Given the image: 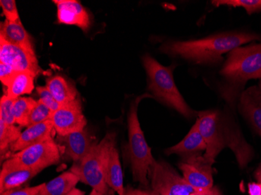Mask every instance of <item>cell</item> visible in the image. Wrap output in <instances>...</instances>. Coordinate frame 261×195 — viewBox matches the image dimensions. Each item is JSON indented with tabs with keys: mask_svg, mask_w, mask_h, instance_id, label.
I'll return each instance as SVG.
<instances>
[{
	"mask_svg": "<svg viewBox=\"0 0 261 195\" xmlns=\"http://www.w3.org/2000/svg\"><path fill=\"white\" fill-rule=\"evenodd\" d=\"M0 6L2 7L3 12L5 16L6 20L11 23H17L20 21L18 10L14 0H1Z\"/></svg>",
	"mask_w": 261,
	"mask_h": 195,
	"instance_id": "f1b7e54d",
	"label": "cell"
},
{
	"mask_svg": "<svg viewBox=\"0 0 261 195\" xmlns=\"http://www.w3.org/2000/svg\"><path fill=\"white\" fill-rule=\"evenodd\" d=\"M61 159V150L55 138L52 137L13 154L4 161L2 169L25 168L42 171L47 167L57 165Z\"/></svg>",
	"mask_w": 261,
	"mask_h": 195,
	"instance_id": "52a82bcc",
	"label": "cell"
},
{
	"mask_svg": "<svg viewBox=\"0 0 261 195\" xmlns=\"http://www.w3.org/2000/svg\"><path fill=\"white\" fill-rule=\"evenodd\" d=\"M106 181L110 188L117 192V194L124 195V175L116 144L108 152L106 163Z\"/></svg>",
	"mask_w": 261,
	"mask_h": 195,
	"instance_id": "e0dca14e",
	"label": "cell"
},
{
	"mask_svg": "<svg viewBox=\"0 0 261 195\" xmlns=\"http://www.w3.org/2000/svg\"><path fill=\"white\" fill-rule=\"evenodd\" d=\"M206 142L201 134L196 122L186 137L179 143L167 149L166 154H176L181 156L183 159L193 155H200L203 151H206Z\"/></svg>",
	"mask_w": 261,
	"mask_h": 195,
	"instance_id": "2e32d148",
	"label": "cell"
},
{
	"mask_svg": "<svg viewBox=\"0 0 261 195\" xmlns=\"http://www.w3.org/2000/svg\"><path fill=\"white\" fill-rule=\"evenodd\" d=\"M0 39L25 48L30 52H35L32 38L23 27L21 21L11 23L5 20V21L2 22L0 27Z\"/></svg>",
	"mask_w": 261,
	"mask_h": 195,
	"instance_id": "ac0fdd59",
	"label": "cell"
},
{
	"mask_svg": "<svg viewBox=\"0 0 261 195\" xmlns=\"http://www.w3.org/2000/svg\"><path fill=\"white\" fill-rule=\"evenodd\" d=\"M240 109L261 136V94L258 87L253 86L243 92L240 96Z\"/></svg>",
	"mask_w": 261,
	"mask_h": 195,
	"instance_id": "9a60e30c",
	"label": "cell"
},
{
	"mask_svg": "<svg viewBox=\"0 0 261 195\" xmlns=\"http://www.w3.org/2000/svg\"><path fill=\"white\" fill-rule=\"evenodd\" d=\"M215 190H216V187H213L212 188L209 189V190L194 192L192 195H215Z\"/></svg>",
	"mask_w": 261,
	"mask_h": 195,
	"instance_id": "836d02e7",
	"label": "cell"
},
{
	"mask_svg": "<svg viewBox=\"0 0 261 195\" xmlns=\"http://www.w3.org/2000/svg\"><path fill=\"white\" fill-rule=\"evenodd\" d=\"M255 178H256V181L259 184H261V165L258 167L257 170H256V172L254 174Z\"/></svg>",
	"mask_w": 261,
	"mask_h": 195,
	"instance_id": "d590c367",
	"label": "cell"
},
{
	"mask_svg": "<svg viewBox=\"0 0 261 195\" xmlns=\"http://www.w3.org/2000/svg\"><path fill=\"white\" fill-rule=\"evenodd\" d=\"M53 114L54 113L45 104L42 103L40 100L38 101L37 105L34 108L33 112L31 115L29 126L41 124L47 120H51Z\"/></svg>",
	"mask_w": 261,
	"mask_h": 195,
	"instance_id": "4316f807",
	"label": "cell"
},
{
	"mask_svg": "<svg viewBox=\"0 0 261 195\" xmlns=\"http://www.w3.org/2000/svg\"><path fill=\"white\" fill-rule=\"evenodd\" d=\"M44 184L34 187H25V188H16L6 190L0 193V195H38L43 187Z\"/></svg>",
	"mask_w": 261,
	"mask_h": 195,
	"instance_id": "f546056e",
	"label": "cell"
},
{
	"mask_svg": "<svg viewBox=\"0 0 261 195\" xmlns=\"http://www.w3.org/2000/svg\"><path fill=\"white\" fill-rule=\"evenodd\" d=\"M152 190L161 195H191L196 190L168 162L156 161L148 173Z\"/></svg>",
	"mask_w": 261,
	"mask_h": 195,
	"instance_id": "ba28073f",
	"label": "cell"
},
{
	"mask_svg": "<svg viewBox=\"0 0 261 195\" xmlns=\"http://www.w3.org/2000/svg\"><path fill=\"white\" fill-rule=\"evenodd\" d=\"M212 165L202 154L183 158L178 164L185 180L196 191L212 188Z\"/></svg>",
	"mask_w": 261,
	"mask_h": 195,
	"instance_id": "9c48e42d",
	"label": "cell"
},
{
	"mask_svg": "<svg viewBox=\"0 0 261 195\" xmlns=\"http://www.w3.org/2000/svg\"><path fill=\"white\" fill-rule=\"evenodd\" d=\"M136 195H161L154 190H142V189H134Z\"/></svg>",
	"mask_w": 261,
	"mask_h": 195,
	"instance_id": "d6a6232c",
	"label": "cell"
},
{
	"mask_svg": "<svg viewBox=\"0 0 261 195\" xmlns=\"http://www.w3.org/2000/svg\"><path fill=\"white\" fill-rule=\"evenodd\" d=\"M64 195H86V193H85L84 191L80 190V189L74 188V190Z\"/></svg>",
	"mask_w": 261,
	"mask_h": 195,
	"instance_id": "e575fe53",
	"label": "cell"
},
{
	"mask_svg": "<svg viewBox=\"0 0 261 195\" xmlns=\"http://www.w3.org/2000/svg\"><path fill=\"white\" fill-rule=\"evenodd\" d=\"M38 101L31 97H20L15 99L14 113L16 124L20 127H29L31 115Z\"/></svg>",
	"mask_w": 261,
	"mask_h": 195,
	"instance_id": "cb8c5ba5",
	"label": "cell"
},
{
	"mask_svg": "<svg viewBox=\"0 0 261 195\" xmlns=\"http://www.w3.org/2000/svg\"><path fill=\"white\" fill-rule=\"evenodd\" d=\"M142 63L147 74L148 89L154 98L186 118L194 117L196 112L186 103L174 82L173 71L175 65L163 66L148 54L142 57Z\"/></svg>",
	"mask_w": 261,
	"mask_h": 195,
	"instance_id": "3957f363",
	"label": "cell"
},
{
	"mask_svg": "<svg viewBox=\"0 0 261 195\" xmlns=\"http://www.w3.org/2000/svg\"><path fill=\"white\" fill-rule=\"evenodd\" d=\"M215 195H222L221 194V192H220L219 189L218 187H216V190H215Z\"/></svg>",
	"mask_w": 261,
	"mask_h": 195,
	"instance_id": "f35d334b",
	"label": "cell"
},
{
	"mask_svg": "<svg viewBox=\"0 0 261 195\" xmlns=\"http://www.w3.org/2000/svg\"><path fill=\"white\" fill-rule=\"evenodd\" d=\"M146 97H150V95L149 94L140 95L130 103L127 115V127L129 155L133 180L139 182L142 187L147 188L149 184L148 173L155 159L145 138L138 117V105L140 101Z\"/></svg>",
	"mask_w": 261,
	"mask_h": 195,
	"instance_id": "5b68a950",
	"label": "cell"
},
{
	"mask_svg": "<svg viewBox=\"0 0 261 195\" xmlns=\"http://www.w3.org/2000/svg\"><path fill=\"white\" fill-rule=\"evenodd\" d=\"M45 86L61 105H67L79 99V92L74 85L62 76L55 75L47 78Z\"/></svg>",
	"mask_w": 261,
	"mask_h": 195,
	"instance_id": "d6986e66",
	"label": "cell"
},
{
	"mask_svg": "<svg viewBox=\"0 0 261 195\" xmlns=\"http://www.w3.org/2000/svg\"><path fill=\"white\" fill-rule=\"evenodd\" d=\"M53 124L57 135L64 136L86 128L87 120L82 112L80 98L74 102L61 105L53 114Z\"/></svg>",
	"mask_w": 261,
	"mask_h": 195,
	"instance_id": "30bf717a",
	"label": "cell"
},
{
	"mask_svg": "<svg viewBox=\"0 0 261 195\" xmlns=\"http://www.w3.org/2000/svg\"><path fill=\"white\" fill-rule=\"evenodd\" d=\"M192 195V194H191Z\"/></svg>",
	"mask_w": 261,
	"mask_h": 195,
	"instance_id": "60d3db41",
	"label": "cell"
},
{
	"mask_svg": "<svg viewBox=\"0 0 261 195\" xmlns=\"http://www.w3.org/2000/svg\"><path fill=\"white\" fill-rule=\"evenodd\" d=\"M40 172L41 170L32 169H2L0 173V193L6 190L19 188Z\"/></svg>",
	"mask_w": 261,
	"mask_h": 195,
	"instance_id": "ffe728a7",
	"label": "cell"
},
{
	"mask_svg": "<svg viewBox=\"0 0 261 195\" xmlns=\"http://www.w3.org/2000/svg\"><path fill=\"white\" fill-rule=\"evenodd\" d=\"M57 7V19L60 23L77 26L87 32L91 26V17L83 6L77 0H54Z\"/></svg>",
	"mask_w": 261,
	"mask_h": 195,
	"instance_id": "4fadbf2b",
	"label": "cell"
},
{
	"mask_svg": "<svg viewBox=\"0 0 261 195\" xmlns=\"http://www.w3.org/2000/svg\"><path fill=\"white\" fill-rule=\"evenodd\" d=\"M258 89H259V92H260L261 94V79L259 80V85H258Z\"/></svg>",
	"mask_w": 261,
	"mask_h": 195,
	"instance_id": "ab89813d",
	"label": "cell"
},
{
	"mask_svg": "<svg viewBox=\"0 0 261 195\" xmlns=\"http://www.w3.org/2000/svg\"><path fill=\"white\" fill-rule=\"evenodd\" d=\"M0 62L8 64L16 71L30 72L37 77L42 70L35 52L0 39Z\"/></svg>",
	"mask_w": 261,
	"mask_h": 195,
	"instance_id": "8fae6325",
	"label": "cell"
},
{
	"mask_svg": "<svg viewBox=\"0 0 261 195\" xmlns=\"http://www.w3.org/2000/svg\"><path fill=\"white\" fill-rule=\"evenodd\" d=\"M89 195H103L102 194V193H99V192L96 191V190H93L92 189V191H91V193H89Z\"/></svg>",
	"mask_w": 261,
	"mask_h": 195,
	"instance_id": "74e56055",
	"label": "cell"
},
{
	"mask_svg": "<svg viewBox=\"0 0 261 195\" xmlns=\"http://www.w3.org/2000/svg\"><path fill=\"white\" fill-rule=\"evenodd\" d=\"M124 195H136L135 194L134 188L130 187V186H127L125 188V193H124Z\"/></svg>",
	"mask_w": 261,
	"mask_h": 195,
	"instance_id": "8d00e7d4",
	"label": "cell"
},
{
	"mask_svg": "<svg viewBox=\"0 0 261 195\" xmlns=\"http://www.w3.org/2000/svg\"><path fill=\"white\" fill-rule=\"evenodd\" d=\"M116 144V134L108 133L92 150L79 162H74L69 171L79 177V181L90 186L103 195H114L106 181V163L108 152Z\"/></svg>",
	"mask_w": 261,
	"mask_h": 195,
	"instance_id": "277c9868",
	"label": "cell"
},
{
	"mask_svg": "<svg viewBox=\"0 0 261 195\" xmlns=\"http://www.w3.org/2000/svg\"><path fill=\"white\" fill-rule=\"evenodd\" d=\"M36 92L39 95V100L42 103L45 104L53 113L58 110L60 107L61 106L56 100L50 91L47 89L46 86H39L36 88Z\"/></svg>",
	"mask_w": 261,
	"mask_h": 195,
	"instance_id": "83f0119b",
	"label": "cell"
},
{
	"mask_svg": "<svg viewBox=\"0 0 261 195\" xmlns=\"http://www.w3.org/2000/svg\"><path fill=\"white\" fill-rule=\"evenodd\" d=\"M54 133H57L51 120L26 127L25 130L22 132L17 142L12 146L10 156L32 145L54 137Z\"/></svg>",
	"mask_w": 261,
	"mask_h": 195,
	"instance_id": "5bb4252c",
	"label": "cell"
},
{
	"mask_svg": "<svg viewBox=\"0 0 261 195\" xmlns=\"http://www.w3.org/2000/svg\"><path fill=\"white\" fill-rule=\"evenodd\" d=\"M21 128L15 125L9 126L0 120V158L1 162L10 157V149L21 134Z\"/></svg>",
	"mask_w": 261,
	"mask_h": 195,
	"instance_id": "603a6c76",
	"label": "cell"
},
{
	"mask_svg": "<svg viewBox=\"0 0 261 195\" xmlns=\"http://www.w3.org/2000/svg\"><path fill=\"white\" fill-rule=\"evenodd\" d=\"M221 74L234 86L261 79V44L239 47L230 52Z\"/></svg>",
	"mask_w": 261,
	"mask_h": 195,
	"instance_id": "8992f818",
	"label": "cell"
},
{
	"mask_svg": "<svg viewBox=\"0 0 261 195\" xmlns=\"http://www.w3.org/2000/svg\"><path fill=\"white\" fill-rule=\"evenodd\" d=\"M79 179L75 174L67 171L50 180L44 183L43 187L38 195H64L76 188Z\"/></svg>",
	"mask_w": 261,
	"mask_h": 195,
	"instance_id": "44dd1931",
	"label": "cell"
},
{
	"mask_svg": "<svg viewBox=\"0 0 261 195\" xmlns=\"http://www.w3.org/2000/svg\"><path fill=\"white\" fill-rule=\"evenodd\" d=\"M260 38L256 34L228 32L197 40L167 42L161 46V51L196 64H216L222 60L224 53Z\"/></svg>",
	"mask_w": 261,
	"mask_h": 195,
	"instance_id": "7a4b0ae2",
	"label": "cell"
},
{
	"mask_svg": "<svg viewBox=\"0 0 261 195\" xmlns=\"http://www.w3.org/2000/svg\"><path fill=\"white\" fill-rule=\"evenodd\" d=\"M36 76L28 71H17L7 87L6 95L10 99H17L23 95L32 93L35 89Z\"/></svg>",
	"mask_w": 261,
	"mask_h": 195,
	"instance_id": "7402d4cb",
	"label": "cell"
},
{
	"mask_svg": "<svg viewBox=\"0 0 261 195\" xmlns=\"http://www.w3.org/2000/svg\"><path fill=\"white\" fill-rule=\"evenodd\" d=\"M16 72L17 71L8 64L0 62V80L6 87H7Z\"/></svg>",
	"mask_w": 261,
	"mask_h": 195,
	"instance_id": "4dcf8cb0",
	"label": "cell"
},
{
	"mask_svg": "<svg viewBox=\"0 0 261 195\" xmlns=\"http://www.w3.org/2000/svg\"><path fill=\"white\" fill-rule=\"evenodd\" d=\"M15 99H10L7 95H3L0 100V120L7 125H15L14 105Z\"/></svg>",
	"mask_w": 261,
	"mask_h": 195,
	"instance_id": "484cf974",
	"label": "cell"
},
{
	"mask_svg": "<svg viewBox=\"0 0 261 195\" xmlns=\"http://www.w3.org/2000/svg\"><path fill=\"white\" fill-rule=\"evenodd\" d=\"M196 123L206 142L203 157L210 163L213 165L216 157L225 148L234 152L241 169L252 160L253 149L246 142L231 114L218 110L199 112Z\"/></svg>",
	"mask_w": 261,
	"mask_h": 195,
	"instance_id": "6da1fadb",
	"label": "cell"
},
{
	"mask_svg": "<svg viewBox=\"0 0 261 195\" xmlns=\"http://www.w3.org/2000/svg\"><path fill=\"white\" fill-rule=\"evenodd\" d=\"M248 192L249 195H261V184L256 182V183H250L248 185Z\"/></svg>",
	"mask_w": 261,
	"mask_h": 195,
	"instance_id": "1f68e13d",
	"label": "cell"
},
{
	"mask_svg": "<svg viewBox=\"0 0 261 195\" xmlns=\"http://www.w3.org/2000/svg\"><path fill=\"white\" fill-rule=\"evenodd\" d=\"M211 4L215 7H241L250 15L261 11V0H213Z\"/></svg>",
	"mask_w": 261,
	"mask_h": 195,
	"instance_id": "d4e9b609",
	"label": "cell"
},
{
	"mask_svg": "<svg viewBox=\"0 0 261 195\" xmlns=\"http://www.w3.org/2000/svg\"><path fill=\"white\" fill-rule=\"evenodd\" d=\"M55 141L60 150L62 149L61 155L63 154L66 158L71 159L74 162L82 160L97 144L96 137L86 128L67 135L57 134Z\"/></svg>",
	"mask_w": 261,
	"mask_h": 195,
	"instance_id": "7c38bea8",
	"label": "cell"
}]
</instances>
